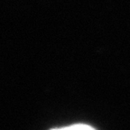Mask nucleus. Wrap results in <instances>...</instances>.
Returning a JSON list of instances; mask_svg holds the SVG:
<instances>
[{"instance_id":"f257e3e1","label":"nucleus","mask_w":130,"mask_h":130,"mask_svg":"<svg viewBox=\"0 0 130 130\" xmlns=\"http://www.w3.org/2000/svg\"><path fill=\"white\" fill-rule=\"evenodd\" d=\"M51 130H96L92 126L85 124H75L69 126H63V127L53 128Z\"/></svg>"}]
</instances>
